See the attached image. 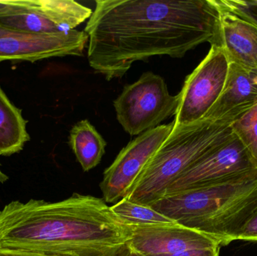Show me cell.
I'll return each instance as SVG.
<instances>
[{
    "instance_id": "cell-13",
    "label": "cell",
    "mask_w": 257,
    "mask_h": 256,
    "mask_svg": "<svg viewBox=\"0 0 257 256\" xmlns=\"http://www.w3.org/2000/svg\"><path fill=\"white\" fill-rule=\"evenodd\" d=\"M221 47L229 63L257 69V27L221 10Z\"/></svg>"
},
{
    "instance_id": "cell-21",
    "label": "cell",
    "mask_w": 257,
    "mask_h": 256,
    "mask_svg": "<svg viewBox=\"0 0 257 256\" xmlns=\"http://www.w3.org/2000/svg\"><path fill=\"white\" fill-rule=\"evenodd\" d=\"M220 247H221L220 246H216L214 247L205 248V249H190V250L170 254V255L156 256H219Z\"/></svg>"
},
{
    "instance_id": "cell-15",
    "label": "cell",
    "mask_w": 257,
    "mask_h": 256,
    "mask_svg": "<svg viewBox=\"0 0 257 256\" xmlns=\"http://www.w3.org/2000/svg\"><path fill=\"white\" fill-rule=\"evenodd\" d=\"M69 141L83 171H90L100 163L107 143L89 120H81L72 127Z\"/></svg>"
},
{
    "instance_id": "cell-2",
    "label": "cell",
    "mask_w": 257,
    "mask_h": 256,
    "mask_svg": "<svg viewBox=\"0 0 257 256\" xmlns=\"http://www.w3.org/2000/svg\"><path fill=\"white\" fill-rule=\"evenodd\" d=\"M131 237L101 198L11 201L0 210V246L72 256H118Z\"/></svg>"
},
{
    "instance_id": "cell-17",
    "label": "cell",
    "mask_w": 257,
    "mask_h": 256,
    "mask_svg": "<svg viewBox=\"0 0 257 256\" xmlns=\"http://www.w3.org/2000/svg\"><path fill=\"white\" fill-rule=\"evenodd\" d=\"M232 130L248 150L257 166V103L234 122Z\"/></svg>"
},
{
    "instance_id": "cell-23",
    "label": "cell",
    "mask_w": 257,
    "mask_h": 256,
    "mask_svg": "<svg viewBox=\"0 0 257 256\" xmlns=\"http://www.w3.org/2000/svg\"><path fill=\"white\" fill-rule=\"evenodd\" d=\"M0 167H1V165H0ZM8 179H9L8 176L2 171L1 168H0V182L1 183H5Z\"/></svg>"
},
{
    "instance_id": "cell-18",
    "label": "cell",
    "mask_w": 257,
    "mask_h": 256,
    "mask_svg": "<svg viewBox=\"0 0 257 256\" xmlns=\"http://www.w3.org/2000/svg\"><path fill=\"white\" fill-rule=\"evenodd\" d=\"M221 10L229 12L257 27V0H217Z\"/></svg>"
},
{
    "instance_id": "cell-9",
    "label": "cell",
    "mask_w": 257,
    "mask_h": 256,
    "mask_svg": "<svg viewBox=\"0 0 257 256\" xmlns=\"http://www.w3.org/2000/svg\"><path fill=\"white\" fill-rule=\"evenodd\" d=\"M257 169L250 153L238 137L202 156L169 186L166 193L226 181Z\"/></svg>"
},
{
    "instance_id": "cell-8",
    "label": "cell",
    "mask_w": 257,
    "mask_h": 256,
    "mask_svg": "<svg viewBox=\"0 0 257 256\" xmlns=\"http://www.w3.org/2000/svg\"><path fill=\"white\" fill-rule=\"evenodd\" d=\"M175 122L147 131L122 149L100 183L103 200L115 204L126 198L150 159L169 136Z\"/></svg>"
},
{
    "instance_id": "cell-7",
    "label": "cell",
    "mask_w": 257,
    "mask_h": 256,
    "mask_svg": "<svg viewBox=\"0 0 257 256\" xmlns=\"http://www.w3.org/2000/svg\"><path fill=\"white\" fill-rule=\"evenodd\" d=\"M229 66L223 48L212 45L205 59L186 78L178 93L175 126L193 124L206 116L223 92Z\"/></svg>"
},
{
    "instance_id": "cell-3",
    "label": "cell",
    "mask_w": 257,
    "mask_h": 256,
    "mask_svg": "<svg viewBox=\"0 0 257 256\" xmlns=\"http://www.w3.org/2000/svg\"><path fill=\"white\" fill-rule=\"evenodd\" d=\"M180 225L227 246L257 211V169L214 184L165 194L149 204Z\"/></svg>"
},
{
    "instance_id": "cell-12",
    "label": "cell",
    "mask_w": 257,
    "mask_h": 256,
    "mask_svg": "<svg viewBox=\"0 0 257 256\" xmlns=\"http://www.w3.org/2000/svg\"><path fill=\"white\" fill-rule=\"evenodd\" d=\"M257 103V69L229 63L224 88L205 117L237 120Z\"/></svg>"
},
{
    "instance_id": "cell-5",
    "label": "cell",
    "mask_w": 257,
    "mask_h": 256,
    "mask_svg": "<svg viewBox=\"0 0 257 256\" xmlns=\"http://www.w3.org/2000/svg\"><path fill=\"white\" fill-rule=\"evenodd\" d=\"M178 94L172 96L160 75L151 72L126 85L114 101L117 120L132 136L155 129L163 120L175 115Z\"/></svg>"
},
{
    "instance_id": "cell-10",
    "label": "cell",
    "mask_w": 257,
    "mask_h": 256,
    "mask_svg": "<svg viewBox=\"0 0 257 256\" xmlns=\"http://www.w3.org/2000/svg\"><path fill=\"white\" fill-rule=\"evenodd\" d=\"M89 37L84 31L29 33L0 25V63L34 62L51 57L82 56Z\"/></svg>"
},
{
    "instance_id": "cell-19",
    "label": "cell",
    "mask_w": 257,
    "mask_h": 256,
    "mask_svg": "<svg viewBox=\"0 0 257 256\" xmlns=\"http://www.w3.org/2000/svg\"><path fill=\"white\" fill-rule=\"evenodd\" d=\"M238 240L257 242V211L243 225L238 233Z\"/></svg>"
},
{
    "instance_id": "cell-20",
    "label": "cell",
    "mask_w": 257,
    "mask_h": 256,
    "mask_svg": "<svg viewBox=\"0 0 257 256\" xmlns=\"http://www.w3.org/2000/svg\"><path fill=\"white\" fill-rule=\"evenodd\" d=\"M0 256H72L50 253L40 251L29 249H15V248L2 247L0 246Z\"/></svg>"
},
{
    "instance_id": "cell-1",
    "label": "cell",
    "mask_w": 257,
    "mask_h": 256,
    "mask_svg": "<svg viewBox=\"0 0 257 256\" xmlns=\"http://www.w3.org/2000/svg\"><path fill=\"white\" fill-rule=\"evenodd\" d=\"M217 0H96L84 32L87 58L107 81L154 56L182 58L208 42L221 45Z\"/></svg>"
},
{
    "instance_id": "cell-4",
    "label": "cell",
    "mask_w": 257,
    "mask_h": 256,
    "mask_svg": "<svg viewBox=\"0 0 257 256\" xmlns=\"http://www.w3.org/2000/svg\"><path fill=\"white\" fill-rule=\"evenodd\" d=\"M233 120H202L174 126L169 136L150 159L126 198L149 205L165 195L184 171L234 135Z\"/></svg>"
},
{
    "instance_id": "cell-6",
    "label": "cell",
    "mask_w": 257,
    "mask_h": 256,
    "mask_svg": "<svg viewBox=\"0 0 257 256\" xmlns=\"http://www.w3.org/2000/svg\"><path fill=\"white\" fill-rule=\"evenodd\" d=\"M93 11L72 0H0V25L38 34L74 30Z\"/></svg>"
},
{
    "instance_id": "cell-16",
    "label": "cell",
    "mask_w": 257,
    "mask_h": 256,
    "mask_svg": "<svg viewBox=\"0 0 257 256\" xmlns=\"http://www.w3.org/2000/svg\"><path fill=\"white\" fill-rule=\"evenodd\" d=\"M111 213L122 222L127 225H157L177 223L147 204H139L122 198L112 206Z\"/></svg>"
},
{
    "instance_id": "cell-22",
    "label": "cell",
    "mask_w": 257,
    "mask_h": 256,
    "mask_svg": "<svg viewBox=\"0 0 257 256\" xmlns=\"http://www.w3.org/2000/svg\"><path fill=\"white\" fill-rule=\"evenodd\" d=\"M118 256H139L136 255V254L133 253V252L130 250V249H127V247H125L123 250L120 252V253L119 254Z\"/></svg>"
},
{
    "instance_id": "cell-11",
    "label": "cell",
    "mask_w": 257,
    "mask_h": 256,
    "mask_svg": "<svg viewBox=\"0 0 257 256\" xmlns=\"http://www.w3.org/2000/svg\"><path fill=\"white\" fill-rule=\"evenodd\" d=\"M127 227L131 237L126 247L139 256L170 255L220 246L212 237L178 223Z\"/></svg>"
},
{
    "instance_id": "cell-14",
    "label": "cell",
    "mask_w": 257,
    "mask_h": 256,
    "mask_svg": "<svg viewBox=\"0 0 257 256\" xmlns=\"http://www.w3.org/2000/svg\"><path fill=\"white\" fill-rule=\"evenodd\" d=\"M30 140L22 112L0 87V156L19 153Z\"/></svg>"
}]
</instances>
